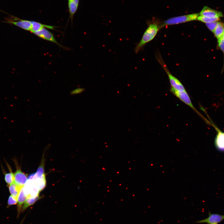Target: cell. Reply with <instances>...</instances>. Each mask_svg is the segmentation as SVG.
Returning a JSON list of instances; mask_svg holds the SVG:
<instances>
[{
    "label": "cell",
    "instance_id": "cell-1",
    "mask_svg": "<svg viewBox=\"0 0 224 224\" xmlns=\"http://www.w3.org/2000/svg\"><path fill=\"white\" fill-rule=\"evenodd\" d=\"M160 28V26L156 23H152L148 25L141 40L134 49L136 54H138L147 43L155 38Z\"/></svg>",
    "mask_w": 224,
    "mask_h": 224
},
{
    "label": "cell",
    "instance_id": "cell-2",
    "mask_svg": "<svg viewBox=\"0 0 224 224\" xmlns=\"http://www.w3.org/2000/svg\"><path fill=\"white\" fill-rule=\"evenodd\" d=\"M199 13H193L170 18L160 26V28L166 26L182 23L197 20Z\"/></svg>",
    "mask_w": 224,
    "mask_h": 224
},
{
    "label": "cell",
    "instance_id": "cell-3",
    "mask_svg": "<svg viewBox=\"0 0 224 224\" xmlns=\"http://www.w3.org/2000/svg\"><path fill=\"white\" fill-rule=\"evenodd\" d=\"M170 91L171 92L181 101L189 106L198 114L201 116L202 118L204 119L203 117L200 114L193 106L190 98L186 91H180L175 90L172 87H171Z\"/></svg>",
    "mask_w": 224,
    "mask_h": 224
},
{
    "label": "cell",
    "instance_id": "cell-4",
    "mask_svg": "<svg viewBox=\"0 0 224 224\" xmlns=\"http://www.w3.org/2000/svg\"><path fill=\"white\" fill-rule=\"evenodd\" d=\"M3 22L27 31H30L31 28V21L21 19L12 16L11 18L7 19Z\"/></svg>",
    "mask_w": 224,
    "mask_h": 224
},
{
    "label": "cell",
    "instance_id": "cell-5",
    "mask_svg": "<svg viewBox=\"0 0 224 224\" xmlns=\"http://www.w3.org/2000/svg\"><path fill=\"white\" fill-rule=\"evenodd\" d=\"M159 62L162 66L168 75L171 87L179 91H186V90L184 87L180 82L177 78L171 74L166 66L165 65L162 63L161 61H160L159 60Z\"/></svg>",
    "mask_w": 224,
    "mask_h": 224
},
{
    "label": "cell",
    "instance_id": "cell-6",
    "mask_svg": "<svg viewBox=\"0 0 224 224\" xmlns=\"http://www.w3.org/2000/svg\"><path fill=\"white\" fill-rule=\"evenodd\" d=\"M224 220V215L208 212V216L203 219L195 222L198 223H206L207 224H218Z\"/></svg>",
    "mask_w": 224,
    "mask_h": 224
},
{
    "label": "cell",
    "instance_id": "cell-7",
    "mask_svg": "<svg viewBox=\"0 0 224 224\" xmlns=\"http://www.w3.org/2000/svg\"><path fill=\"white\" fill-rule=\"evenodd\" d=\"M211 124L215 128L217 133L214 140V144L217 149L221 152H224V132H222L212 123L210 119Z\"/></svg>",
    "mask_w": 224,
    "mask_h": 224
},
{
    "label": "cell",
    "instance_id": "cell-8",
    "mask_svg": "<svg viewBox=\"0 0 224 224\" xmlns=\"http://www.w3.org/2000/svg\"><path fill=\"white\" fill-rule=\"evenodd\" d=\"M16 170L14 173V182L18 185L23 187L26 184L28 179L26 174L21 170V168L16 164Z\"/></svg>",
    "mask_w": 224,
    "mask_h": 224
},
{
    "label": "cell",
    "instance_id": "cell-9",
    "mask_svg": "<svg viewBox=\"0 0 224 224\" xmlns=\"http://www.w3.org/2000/svg\"><path fill=\"white\" fill-rule=\"evenodd\" d=\"M33 33L40 38L55 43L59 46L63 47L57 41L53 34L45 28Z\"/></svg>",
    "mask_w": 224,
    "mask_h": 224
},
{
    "label": "cell",
    "instance_id": "cell-10",
    "mask_svg": "<svg viewBox=\"0 0 224 224\" xmlns=\"http://www.w3.org/2000/svg\"><path fill=\"white\" fill-rule=\"evenodd\" d=\"M200 15L209 18H220L223 16L221 12L204 6L199 13Z\"/></svg>",
    "mask_w": 224,
    "mask_h": 224
},
{
    "label": "cell",
    "instance_id": "cell-11",
    "mask_svg": "<svg viewBox=\"0 0 224 224\" xmlns=\"http://www.w3.org/2000/svg\"><path fill=\"white\" fill-rule=\"evenodd\" d=\"M31 28L30 31L32 33L40 30L44 28L54 30L55 27L54 26L44 24L35 21H31Z\"/></svg>",
    "mask_w": 224,
    "mask_h": 224
},
{
    "label": "cell",
    "instance_id": "cell-12",
    "mask_svg": "<svg viewBox=\"0 0 224 224\" xmlns=\"http://www.w3.org/2000/svg\"><path fill=\"white\" fill-rule=\"evenodd\" d=\"M23 187L21 189L17 198V209L18 217L20 212H21L22 205L27 198V196L24 192Z\"/></svg>",
    "mask_w": 224,
    "mask_h": 224
},
{
    "label": "cell",
    "instance_id": "cell-13",
    "mask_svg": "<svg viewBox=\"0 0 224 224\" xmlns=\"http://www.w3.org/2000/svg\"><path fill=\"white\" fill-rule=\"evenodd\" d=\"M68 1V7L70 17L71 19L72 22L73 16L78 8L79 0H71Z\"/></svg>",
    "mask_w": 224,
    "mask_h": 224
},
{
    "label": "cell",
    "instance_id": "cell-14",
    "mask_svg": "<svg viewBox=\"0 0 224 224\" xmlns=\"http://www.w3.org/2000/svg\"><path fill=\"white\" fill-rule=\"evenodd\" d=\"M11 195L17 200V198L21 189L23 187L17 185L14 182L8 185Z\"/></svg>",
    "mask_w": 224,
    "mask_h": 224
},
{
    "label": "cell",
    "instance_id": "cell-15",
    "mask_svg": "<svg viewBox=\"0 0 224 224\" xmlns=\"http://www.w3.org/2000/svg\"><path fill=\"white\" fill-rule=\"evenodd\" d=\"M213 33L217 40L222 37L224 34V23L218 22Z\"/></svg>",
    "mask_w": 224,
    "mask_h": 224
},
{
    "label": "cell",
    "instance_id": "cell-16",
    "mask_svg": "<svg viewBox=\"0 0 224 224\" xmlns=\"http://www.w3.org/2000/svg\"><path fill=\"white\" fill-rule=\"evenodd\" d=\"M40 198V197L39 196L27 198L22 206L21 212L24 211L28 207L34 204Z\"/></svg>",
    "mask_w": 224,
    "mask_h": 224
},
{
    "label": "cell",
    "instance_id": "cell-17",
    "mask_svg": "<svg viewBox=\"0 0 224 224\" xmlns=\"http://www.w3.org/2000/svg\"><path fill=\"white\" fill-rule=\"evenodd\" d=\"M33 181L40 191L42 190L45 188L46 184L45 175L41 177L37 178Z\"/></svg>",
    "mask_w": 224,
    "mask_h": 224
},
{
    "label": "cell",
    "instance_id": "cell-18",
    "mask_svg": "<svg viewBox=\"0 0 224 224\" xmlns=\"http://www.w3.org/2000/svg\"><path fill=\"white\" fill-rule=\"evenodd\" d=\"M8 167H9L10 172L5 173L4 179L6 182L9 185L14 182V174L12 172L10 167L9 166Z\"/></svg>",
    "mask_w": 224,
    "mask_h": 224
},
{
    "label": "cell",
    "instance_id": "cell-19",
    "mask_svg": "<svg viewBox=\"0 0 224 224\" xmlns=\"http://www.w3.org/2000/svg\"><path fill=\"white\" fill-rule=\"evenodd\" d=\"M44 166V161H43L40 166L38 168L36 173L34 174L32 180H34L37 178H40L45 175Z\"/></svg>",
    "mask_w": 224,
    "mask_h": 224
},
{
    "label": "cell",
    "instance_id": "cell-20",
    "mask_svg": "<svg viewBox=\"0 0 224 224\" xmlns=\"http://www.w3.org/2000/svg\"><path fill=\"white\" fill-rule=\"evenodd\" d=\"M219 20V18H209L201 15L199 16L197 19V20L205 23L212 22L218 21Z\"/></svg>",
    "mask_w": 224,
    "mask_h": 224
},
{
    "label": "cell",
    "instance_id": "cell-21",
    "mask_svg": "<svg viewBox=\"0 0 224 224\" xmlns=\"http://www.w3.org/2000/svg\"><path fill=\"white\" fill-rule=\"evenodd\" d=\"M218 46L223 52L224 56V34L220 39L217 40Z\"/></svg>",
    "mask_w": 224,
    "mask_h": 224
},
{
    "label": "cell",
    "instance_id": "cell-22",
    "mask_svg": "<svg viewBox=\"0 0 224 224\" xmlns=\"http://www.w3.org/2000/svg\"><path fill=\"white\" fill-rule=\"evenodd\" d=\"M218 21L212 22L205 23L209 30L212 32H213L218 23Z\"/></svg>",
    "mask_w": 224,
    "mask_h": 224
},
{
    "label": "cell",
    "instance_id": "cell-23",
    "mask_svg": "<svg viewBox=\"0 0 224 224\" xmlns=\"http://www.w3.org/2000/svg\"><path fill=\"white\" fill-rule=\"evenodd\" d=\"M17 203V200L16 199L11 195L9 196L7 201V207H9L11 205L16 204Z\"/></svg>",
    "mask_w": 224,
    "mask_h": 224
},
{
    "label": "cell",
    "instance_id": "cell-24",
    "mask_svg": "<svg viewBox=\"0 0 224 224\" xmlns=\"http://www.w3.org/2000/svg\"><path fill=\"white\" fill-rule=\"evenodd\" d=\"M85 90V89L84 88L79 87L72 90L71 92L70 93L72 95L79 94L82 93Z\"/></svg>",
    "mask_w": 224,
    "mask_h": 224
},
{
    "label": "cell",
    "instance_id": "cell-25",
    "mask_svg": "<svg viewBox=\"0 0 224 224\" xmlns=\"http://www.w3.org/2000/svg\"><path fill=\"white\" fill-rule=\"evenodd\" d=\"M70 0H68V1H70Z\"/></svg>",
    "mask_w": 224,
    "mask_h": 224
}]
</instances>
